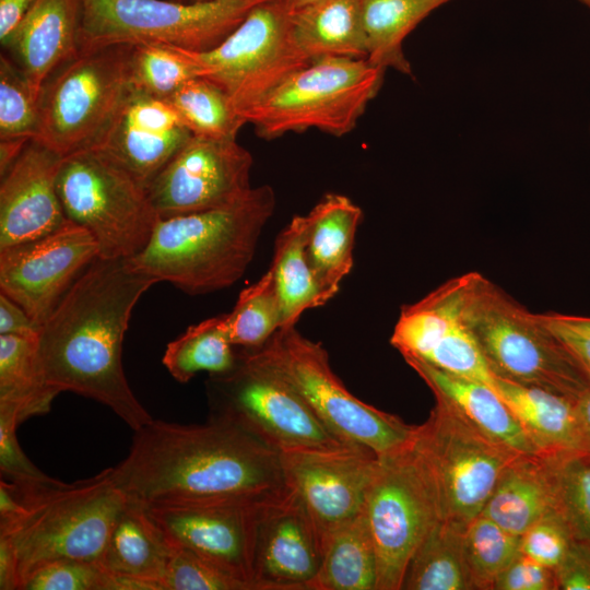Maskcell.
Segmentation results:
<instances>
[{"instance_id":"9c48e42d","label":"cell","mask_w":590,"mask_h":590,"mask_svg":"<svg viewBox=\"0 0 590 590\" xmlns=\"http://www.w3.org/2000/svg\"><path fill=\"white\" fill-rule=\"evenodd\" d=\"M132 44L80 48L44 83L34 139L61 156L95 146L131 91Z\"/></svg>"},{"instance_id":"3957f363","label":"cell","mask_w":590,"mask_h":590,"mask_svg":"<svg viewBox=\"0 0 590 590\" xmlns=\"http://www.w3.org/2000/svg\"><path fill=\"white\" fill-rule=\"evenodd\" d=\"M275 203L273 189L263 185L223 208L160 219L146 246L128 261L190 295L228 287L250 264Z\"/></svg>"},{"instance_id":"d590c367","label":"cell","mask_w":590,"mask_h":590,"mask_svg":"<svg viewBox=\"0 0 590 590\" xmlns=\"http://www.w3.org/2000/svg\"><path fill=\"white\" fill-rule=\"evenodd\" d=\"M166 101L196 137L236 140L248 123L227 93L202 76L187 81Z\"/></svg>"},{"instance_id":"ffe728a7","label":"cell","mask_w":590,"mask_h":590,"mask_svg":"<svg viewBox=\"0 0 590 590\" xmlns=\"http://www.w3.org/2000/svg\"><path fill=\"white\" fill-rule=\"evenodd\" d=\"M326 535L290 488L259 509L255 579L264 590H314Z\"/></svg>"},{"instance_id":"f5cc1de1","label":"cell","mask_w":590,"mask_h":590,"mask_svg":"<svg viewBox=\"0 0 590 590\" xmlns=\"http://www.w3.org/2000/svg\"><path fill=\"white\" fill-rule=\"evenodd\" d=\"M30 141L27 139L0 140V176L9 170Z\"/></svg>"},{"instance_id":"11a10c76","label":"cell","mask_w":590,"mask_h":590,"mask_svg":"<svg viewBox=\"0 0 590 590\" xmlns=\"http://www.w3.org/2000/svg\"><path fill=\"white\" fill-rule=\"evenodd\" d=\"M578 316V315H577ZM578 318L583 322L586 323L587 326L590 327V316H578Z\"/></svg>"},{"instance_id":"83f0119b","label":"cell","mask_w":590,"mask_h":590,"mask_svg":"<svg viewBox=\"0 0 590 590\" xmlns=\"http://www.w3.org/2000/svg\"><path fill=\"white\" fill-rule=\"evenodd\" d=\"M554 511L550 458L521 455L505 470L481 514L521 536L532 524Z\"/></svg>"},{"instance_id":"7c38bea8","label":"cell","mask_w":590,"mask_h":590,"mask_svg":"<svg viewBox=\"0 0 590 590\" xmlns=\"http://www.w3.org/2000/svg\"><path fill=\"white\" fill-rule=\"evenodd\" d=\"M267 1L81 0L80 48L158 43L208 51Z\"/></svg>"},{"instance_id":"e575fe53","label":"cell","mask_w":590,"mask_h":590,"mask_svg":"<svg viewBox=\"0 0 590 590\" xmlns=\"http://www.w3.org/2000/svg\"><path fill=\"white\" fill-rule=\"evenodd\" d=\"M162 362L181 384L201 371L219 375L233 369L238 362V352L228 337L226 314L189 327L168 343Z\"/></svg>"},{"instance_id":"816d5d0a","label":"cell","mask_w":590,"mask_h":590,"mask_svg":"<svg viewBox=\"0 0 590 590\" xmlns=\"http://www.w3.org/2000/svg\"><path fill=\"white\" fill-rule=\"evenodd\" d=\"M581 435L582 455L590 457V390L575 401Z\"/></svg>"},{"instance_id":"60d3db41","label":"cell","mask_w":590,"mask_h":590,"mask_svg":"<svg viewBox=\"0 0 590 590\" xmlns=\"http://www.w3.org/2000/svg\"><path fill=\"white\" fill-rule=\"evenodd\" d=\"M38 98L19 66L0 58V140L36 137Z\"/></svg>"},{"instance_id":"8fae6325","label":"cell","mask_w":590,"mask_h":590,"mask_svg":"<svg viewBox=\"0 0 590 590\" xmlns=\"http://www.w3.org/2000/svg\"><path fill=\"white\" fill-rule=\"evenodd\" d=\"M385 72L368 59L312 61L249 110L246 120L268 140L308 129L342 137L356 127Z\"/></svg>"},{"instance_id":"f907efd6","label":"cell","mask_w":590,"mask_h":590,"mask_svg":"<svg viewBox=\"0 0 590 590\" xmlns=\"http://www.w3.org/2000/svg\"><path fill=\"white\" fill-rule=\"evenodd\" d=\"M36 0H0V42L3 46Z\"/></svg>"},{"instance_id":"484cf974","label":"cell","mask_w":590,"mask_h":590,"mask_svg":"<svg viewBox=\"0 0 590 590\" xmlns=\"http://www.w3.org/2000/svg\"><path fill=\"white\" fill-rule=\"evenodd\" d=\"M494 389L517 417L538 455L582 453L575 401L496 376Z\"/></svg>"},{"instance_id":"4316f807","label":"cell","mask_w":590,"mask_h":590,"mask_svg":"<svg viewBox=\"0 0 590 590\" xmlns=\"http://www.w3.org/2000/svg\"><path fill=\"white\" fill-rule=\"evenodd\" d=\"M291 33L310 62L367 59L361 0H317L290 12Z\"/></svg>"},{"instance_id":"f6af8a7d","label":"cell","mask_w":590,"mask_h":590,"mask_svg":"<svg viewBox=\"0 0 590 590\" xmlns=\"http://www.w3.org/2000/svg\"><path fill=\"white\" fill-rule=\"evenodd\" d=\"M17 420L0 413V471L12 481H30L47 476L24 453L16 438Z\"/></svg>"},{"instance_id":"cb8c5ba5","label":"cell","mask_w":590,"mask_h":590,"mask_svg":"<svg viewBox=\"0 0 590 590\" xmlns=\"http://www.w3.org/2000/svg\"><path fill=\"white\" fill-rule=\"evenodd\" d=\"M363 212L350 198L328 193L305 215L308 261L327 300L353 268V248Z\"/></svg>"},{"instance_id":"4fadbf2b","label":"cell","mask_w":590,"mask_h":590,"mask_svg":"<svg viewBox=\"0 0 590 590\" xmlns=\"http://www.w3.org/2000/svg\"><path fill=\"white\" fill-rule=\"evenodd\" d=\"M290 12L282 0L260 3L215 48L188 50L203 69L202 78L226 92L245 119L281 83L310 63L294 42Z\"/></svg>"},{"instance_id":"7dc6e473","label":"cell","mask_w":590,"mask_h":590,"mask_svg":"<svg viewBox=\"0 0 590 590\" xmlns=\"http://www.w3.org/2000/svg\"><path fill=\"white\" fill-rule=\"evenodd\" d=\"M542 322L570 351L590 377V327L577 315L539 314Z\"/></svg>"},{"instance_id":"681fc988","label":"cell","mask_w":590,"mask_h":590,"mask_svg":"<svg viewBox=\"0 0 590 590\" xmlns=\"http://www.w3.org/2000/svg\"><path fill=\"white\" fill-rule=\"evenodd\" d=\"M40 328L7 295H0V334L38 335Z\"/></svg>"},{"instance_id":"b9f144b4","label":"cell","mask_w":590,"mask_h":590,"mask_svg":"<svg viewBox=\"0 0 590 590\" xmlns=\"http://www.w3.org/2000/svg\"><path fill=\"white\" fill-rule=\"evenodd\" d=\"M169 545L164 590H259L256 585L233 576L193 551Z\"/></svg>"},{"instance_id":"2e32d148","label":"cell","mask_w":590,"mask_h":590,"mask_svg":"<svg viewBox=\"0 0 590 590\" xmlns=\"http://www.w3.org/2000/svg\"><path fill=\"white\" fill-rule=\"evenodd\" d=\"M263 503L211 499L142 506L169 544L189 548L264 590L255 579L258 517Z\"/></svg>"},{"instance_id":"bcb514c9","label":"cell","mask_w":590,"mask_h":590,"mask_svg":"<svg viewBox=\"0 0 590 590\" xmlns=\"http://www.w3.org/2000/svg\"><path fill=\"white\" fill-rule=\"evenodd\" d=\"M493 590H557L556 573L520 553L498 576Z\"/></svg>"},{"instance_id":"5b68a950","label":"cell","mask_w":590,"mask_h":590,"mask_svg":"<svg viewBox=\"0 0 590 590\" xmlns=\"http://www.w3.org/2000/svg\"><path fill=\"white\" fill-rule=\"evenodd\" d=\"M462 315L496 377L573 401L590 390L583 367L539 314L477 272L465 274Z\"/></svg>"},{"instance_id":"9f6ffc18","label":"cell","mask_w":590,"mask_h":590,"mask_svg":"<svg viewBox=\"0 0 590 590\" xmlns=\"http://www.w3.org/2000/svg\"><path fill=\"white\" fill-rule=\"evenodd\" d=\"M590 11V0H577Z\"/></svg>"},{"instance_id":"db71d44e","label":"cell","mask_w":590,"mask_h":590,"mask_svg":"<svg viewBox=\"0 0 590 590\" xmlns=\"http://www.w3.org/2000/svg\"><path fill=\"white\" fill-rule=\"evenodd\" d=\"M285 4V7L290 10V11H293V10H296L300 7H304L306 4H309L311 2H315L317 0H282Z\"/></svg>"},{"instance_id":"1f68e13d","label":"cell","mask_w":590,"mask_h":590,"mask_svg":"<svg viewBox=\"0 0 590 590\" xmlns=\"http://www.w3.org/2000/svg\"><path fill=\"white\" fill-rule=\"evenodd\" d=\"M465 527L439 519L414 552L401 590H475L464 554Z\"/></svg>"},{"instance_id":"52a82bcc","label":"cell","mask_w":590,"mask_h":590,"mask_svg":"<svg viewBox=\"0 0 590 590\" xmlns=\"http://www.w3.org/2000/svg\"><path fill=\"white\" fill-rule=\"evenodd\" d=\"M253 351L299 392L344 442L367 448L378 458L412 446L416 426L353 396L332 370L323 345L303 335L296 327L279 329Z\"/></svg>"},{"instance_id":"277c9868","label":"cell","mask_w":590,"mask_h":590,"mask_svg":"<svg viewBox=\"0 0 590 590\" xmlns=\"http://www.w3.org/2000/svg\"><path fill=\"white\" fill-rule=\"evenodd\" d=\"M10 481L25 512L13 524L0 528V542L14 556L19 590L33 571L48 563L60 559L99 563L127 503L111 479L110 468L73 483L48 475Z\"/></svg>"},{"instance_id":"4dcf8cb0","label":"cell","mask_w":590,"mask_h":590,"mask_svg":"<svg viewBox=\"0 0 590 590\" xmlns=\"http://www.w3.org/2000/svg\"><path fill=\"white\" fill-rule=\"evenodd\" d=\"M305 215H295L278 235L270 270L281 308V328L295 327L307 309L326 299L305 248Z\"/></svg>"},{"instance_id":"8992f818","label":"cell","mask_w":590,"mask_h":590,"mask_svg":"<svg viewBox=\"0 0 590 590\" xmlns=\"http://www.w3.org/2000/svg\"><path fill=\"white\" fill-rule=\"evenodd\" d=\"M205 385L210 420L232 424L280 455L355 447L337 437L253 350L241 349L236 366L210 375Z\"/></svg>"},{"instance_id":"44dd1931","label":"cell","mask_w":590,"mask_h":590,"mask_svg":"<svg viewBox=\"0 0 590 590\" xmlns=\"http://www.w3.org/2000/svg\"><path fill=\"white\" fill-rule=\"evenodd\" d=\"M192 137L172 105L133 87L92 149H97L146 188Z\"/></svg>"},{"instance_id":"d6a6232c","label":"cell","mask_w":590,"mask_h":590,"mask_svg":"<svg viewBox=\"0 0 590 590\" xmlns=\"http://www.w3.org/2000/svg\"><path fill=\"white\" fill-rule=\"evenodd\" d=\"M451 0H361L368 60L412 75L403 52L405 37L434 10Z\"/></svg>"},{"instance_id":"f546056e","label":"cell","mask_w":590,"mask_h":590,"mask_svg":"<svg viewBox=\"0 0 590 590\" xmlns=\"http://www.w3.org/2000/svg\"><path fill=\"white\" fill-rule=\"evenodd\" d=\"M58 394L47 382L38 335L0 334V413L21 424L49 412Z\"/></svg>"},{"instance_id":"ab89813d","label":"cell","mask_w":590,"mask_h":590,"mask_svg":"<svg viewBox=\"0 0 590 590\" xmlns=\"http://www.w3.org/2000/svg\"><path fill=\"white\" fill-rule=\"evenodd\" d=\"M548 458L556 512L575 543L590 550V457L575 453Z\"/></svg>"},{"instance_id":"30bf717a","label":"cell","mask_w":590,"mask_h":590,"mask_svg":"<svg viewBox=\"0 0 590 590\" xmlns=\"http://www.w3.org/2000/svg\"><path fill=\"white\" fill-rule=\"evenodd\" d=\"M57 190L66 217L90 233L98 258L134 257L160 220L148 188L97 149L62 158Z\"/></svg>"},{"instance_id":"7bdbcfd3","label":"cell","mask_w":590,"mask_h":590,"mask_svg":"<svg viewBox=\"0 0 590 590\" xmlns=\"http://www.w3.org/2000/svg\"><path fill=\"white\" fill-rule=\"evenodd\" d=\"M21 590H117V580L99 563L60 559L33 571Z\"/></svg>"},{"instance_id":"7402d4cb","label":"cell","mask_w":590,"mask_h":590,"mask_svg":"<svg viewBox=\"0 0 590 590\" xmlns=\"http://www.w3.org/2000/svg\"><path fill=\"white\" fill-rule=\"evenodd\" d=\"M63 156L32 139L0 185V249L46 236L67 224L57 178Z\"/></svg>"},{"instance_id":"836d02e7","label":"cell","mask_w":590,"mask_h":590,"mask_svg":"<svg viewBox=\"0 0 590 590\" xmlns=\"http://www.w3.org/2000/svg\"><path fill=\"white\" fill-rule=\"evenodd\" d=\"M378 565L365 514L326 534L314 590H377Z\"/></svg>"},{"instance_id":"ba28073f","label":"cell","mask_w":590,"mask_h":590,"mask_svg":"<svg viewBox=\"0 0 590 590\" xmlns=\"http://www.w3.org/2000/svg\"><path fill=\"white\" fill-rule=\"evenodd\" d=\"M416 426L412 449L432 486L440 519L467 526L521 453L495 440L440 396Z\"/></svg>"},{"instance_id":"8d00e7d4","label":"cell","mask_w":590,"mask_h":590,"mask_svg":"<svg viewBox=\"0 0 590 590\" xmlns=\"http://www.w3.org/2000/svg\"><path fill=\"white\" fill-rule=\"evenodd\" d=\"M203 69L188 50L158 43L132 44L130 80L134 90L168 99Z\"/></svg>"},{"instance_id":"e0dca14e","label":"cell","mask_w":590,"mask_h":590,"mask_svg":"<svg viewBox=\"0 0 590 590\" xmlns=\"http://www.w3.org/2000/svg\"><path fill=\"white\" fill-rule=\"evenodd\" d=\"M98 258L90 233L71 222L40 238L0 249V290L40 328Z\"/></svg>"},{"instance_id":"74e56055","label":"cell","mask_w":590,"mask_h":590,"mask_svg":"<svg viewBox=\"0 0 590 590\" xmlns=\"http://www.w3.org/2000/svg\"><path fill=\"white\" fill-rule=\"evenodd\" d=\"M232 344L245 350L263 346L281 328V308L272 271L244 288L233 310L226 314Z\"/></svg>"},{"instance_id":"d4e9b609","label":"cell","mask_w":590,"mask_h":590,"mask_svg":"<svg viewBox=\"0 0 590 590\" xmlns=\"http://www.w3.org/2000/svg\"><path fill=\"white\" fill-rule=\"evenodd\" d=\"M404 359L433 394L446 399L482 432L521 455H538L517 417L493 388L415 357Z\"/></svg>"},{"instance_id":"5bb4252c","label":"cell","mask_w":590,"mask_h":590,"mask_svg":"<svg viewBox=\"0 0 590 590\" xmlns=\"http://www.w3.org/2000/svg\"><path fill=\"white\" fill-rule=\"evenodd\" d=\"M364 514L377 556V590H401L414 552L440 519L412 446L378 458Z\"/></svg>"},{"instance_id":"ee69618b","label":"cell","mask_w":590,"mask_h":590,"mask_svg":"<svg viewBox=\"0 0 590 590\" xmlns=\"http://www.w3.org/2000/svg\"><path fill=\"white\" fill-rule=\"evenodd\" d=\"M574 545L567 526L556 511L532 524L520 539L522 554L552 569L565 560Z\"/></svg>"},{"instance_id":"6f0895ef","label":"cell","mask_w":590,"mask_h":590,"mask_svg":"<svg viewBox=\"0 0 590 590\" xmlns=\"http://www.w3.org/2000/svg\"><path fill=\"white\" fill-rule=\"evenodd\" d=\"M180 2H198V1H210V0H175Z\"/></svg>"},{"instance_id":"9a60e30c","label":"cell","mask_w":590,"mask_h":590,"mask_svg":"<svg viewBox=\"0 0 590 590\" xmlns=\"http://www.w3.org/2000/svg\"><path fill=\"white\" fill-rule=\"evenodd\" d=\"M252 156L236 140L192 135L148 186L160 219L223 208L250 190Z\"/></svg>"},{"instance_id":"6da1fadb","label":"cell","mask_w":590,"mask_h":590,"mask_svg":"<svg viewBox=\"0 0 590 590\" xmlns=\"http://www.w3.org/2000/svg\"><path fill=\"white\" fill-rule=\"evenodd\" d=\"M115 485L141 505L181 500L267 502L288 489L279 452L225 422L152 420L134 430Z\"/></svg>"},{"instance_id":"f1b7e54d","label":"cell","mask_w":590,"mask_h":590,"mask_svg":"<svg viewBox=\"0 0 590 590\" xmlns=\"http://www.w3.org/2000/svg\"><path fill=\"white\" fill-rule=\"evenodd\" d=\"M170 545L143 506L127 499L111 530L99 565L107 571L164 590Z\"/></svg>"},{"instance_id":"603a6c76","label":"cell","mask_w":590,"mask_h":590,"mask_svg":"<svg viewBox=\"0 0 590 590\" xmlns=\"http://www.w3.org/2000/svg\"><path fill=\"white\" fill-rule=\"evenodd\" d=\"M81 0H36L2 46L34 92L80 49Z\"/></svg>"},{"instance_id":"ac0fdd59","label":"cell","mask_w":590,"mask_h":590,"mask_svg":"<svg viewBox=\"0 0 590 590\" xmlns=\"http://www.w3.org/2000/svg\"><path fill=\"white\" fill-rule=\"evenodd\" d=\"M464 287L465 274L403 306L390 343L403 358H418L494 389L495 375L463 320Z\"/></svg>"},{"instance_id":"d6986e66","label":"cell","mask_w":590,"mask_h":590,"mask_svg":"<svg viewBox=\"0 0 590 590\" xmlns=\"http://www.w3.org/2000/svg\"><path fill=\"white\" fill-rule=\"evenodd\" d=\"M280 456L287 487L324 535L363 514L378 463L373 451L355 446Z\"/></svg>"},{"instance_id":"c3c4849f","label":"cell","mask_w":590,"mask_h":590,"mask_svg":"<svg viewBox=\"0 0 590 590\" xmlns=\"http://www.w3.org/2000/svg\"><path fill=\"white\" fill-rule=\"evenodd\" d=\"M555 573L557 590H590V550L575 543Z\"/></svg>"},{"instance_id":"f35d334b","label":"cell","mask_w":590,"mask_h":590,"mask_svg":"<svg viewBox=\"0 0 590 590\" xmlns=\"http://www.w3.org/2000/svg\"><path fill=\"white\" fill-rule=\"evenodd\" d=\"M520 539L482 514L467 524L464 554L475 590H493L498 576L521 553Z\"/></svg>"},{"instance_id":"7a4b0ae2","label":"cell","mask_w":590,"mask_h":590,"mask_svg":"<svg viewBox=\"0 0 590 590\" xmlns=\"http://www.w3.org/2000/svg\"><path fill=\"white\" fill-rule=\"evenodd\" d=\"M157 282L128 259L97 258L75 280L38 334L47 382L108 406L130 428L153 420L131 390L122 343L140 297Z\"/></svg>"}]
</instances>
